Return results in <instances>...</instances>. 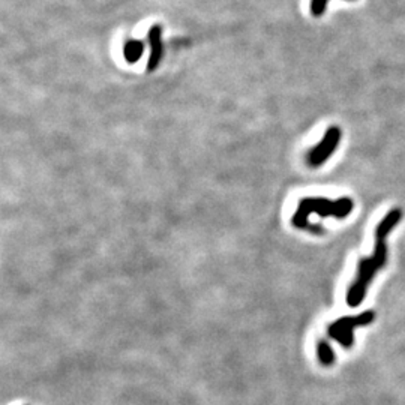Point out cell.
<instances>
[{
	"label": "cell",
	"instance_id": "cell-4",
	"mask_svg": "<svg viewBox=\"0 0 405 405\" xmlns=\"http://www.w3.org/2000/svg\"><path fill=\"white\" fill-rule=\"evenodd\" d=\"M341 142V130L338 126H331L323 137V140L315 146L308 155V162L312 167H320L323 164L332 156L336 147Z\"/></svg>",
	"mask_w": 405,
	"mask_h": 405
},
{
	"label": "cell",
	"instance_id": "cell-6",
	"mask_svg": "<svg viewBox=\"0 0 405 405\" xmlns=\"http://www.w3.org/2000/svg\"><path fill=\"white\" fill-rule=\"evenodd\" d=\"M143 52H144V42L138 40H131L125 44L123 56L128 63H137L142 59Z\"/></svg>",
	"mask_w": 405,
	"mask_h": 405
},
{
	"label": "cell",
	"instance_id": "cell-5",
	"mask_svg": "<svg viewBox=\"0 0 405 405\" xmlns=\"http://www.w3.org/2000/svg\"><path fill=\"white\" fill-rule=\"evenodd\" d=\"M162 28L155 24L152 26L149 30V44H150V57L147 62V71H155L159 65V62L162 59V53H164V45H162Z\"/></svg>",
	"mask_w": 405,
	"mask_h": 405
},
{
	"label": "cell",
	"instance_id": "cell-7",
	"mask_svg": "<svg viewBox=\"0 0 405 405\" xmlns=\"http://www.w3.org/2000/svg\"><path fill=\"white\" fill-rule=\"evenodd\" d=\"M317 353H319V359L324 366H332L335 363V353L332 350V347L329 346V343L326 339H320L319 346H317Z\"/></svg>",
	"mask_w": 405,
	"mask_h": 405
},
{
	"label": "cell",
	"instance_id": "cell-3",
	"mask_svg": "<svg viewBox=\"0 0 405 405\" xmlns=\"http://www.w3.org/2000/svg\"><path fill=\"white\" fill-rule=\"evenodd\" d=\"M375 320V314L372 311H365L359 315H353V317H343L338 321L329 326V336L338 341V343L346 347L351 348L354 344V327L368 326Z\"/></svg>",
	"mask_w": 405,
	"mask_h": 405
},
{
	"label": "cell",
	"instance_id": "cell-8",
	"mask_svg": "<svg viewBox=\"0 0 405 405\" xmlns=\"http://www.w3.org/2000/svg\"><path fill=\"white\" fill-rule=\"evenodd\" d=\"M327 2H329V0H311V12H312V16H315V17L323 16L324 11H326Z\"/></svg>",
	"mask_w": 405,
	"mask_h": 405
},
{
	"label": "cell",
	"instance_id": "cell-1",
	"mask_svg": "<svg viewBox=\"0 0 405 405\" xmlns=\"http://www.w3.org/2000/svg\"><path fill=\"white\" fill-rule=\"evenodd\" d=\"M402 218L401 209H392L384 219L378 224L375 230V249L371 257H366L359 261L356 280L351 284L347 291V303L348 307L356 308L363 302L366 291H368L370 283L375 273L383 268L387 261V236L395 229Z\"/></svg>",
	"mask_w": 405,
	"mask_h": 405
},
{
	"label": "cell",
	"instance_id": "cell-2",
	"mask_svg": "<svg viewBox=\"0 0 405 405\" xmlns=\"http://www.w3.org/2000/svg\"><path fill=\"white\" fill-rule=\"evenodd\" d=\"M354 207V202L348 197L339 200H329L323 197H305L299 201L296 213L293 215V225L297 229H305L312 213L321 218L333 217L338 219L347 218Z\"/></svg>",
	"mask_w": 405,
	"mask_h": 405
}]
</instances>
